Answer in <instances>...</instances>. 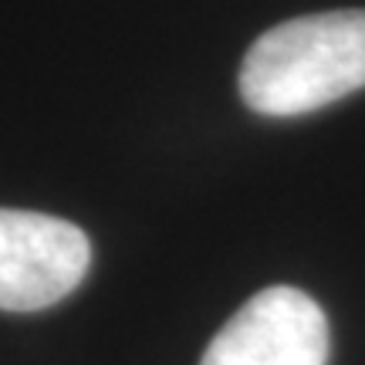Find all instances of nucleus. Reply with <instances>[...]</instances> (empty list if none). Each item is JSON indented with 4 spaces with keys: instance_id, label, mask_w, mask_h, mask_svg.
I'll return each mask as SVG.
<instances>
[{
    "instance_id": "7ed1b4c3",
    "label": "nucleus",
    "mask_w": 365,
    "mask_h": 365,
    "mask_svg": "<svg viewBox=\"0 0 365 365\" xmlns=\"http://www.w3.org/2000/svg\"><path fill=\"white\" fill-rule=\"evenodd\" d=\"M328 318L298 287H267L213 335L200 365H325Z\"/></svg>"
},
{
    "instance_id": "f257e3e1",
    "label": "nucleus",
    "mask_w": 365,
    "mask_h": 365,
    "mask_svg": "<svg viewBox=\"0 0 365 365\" xmlns=\"http://www.w3.org/2000/svg\"><path fill=\"white\" fill-rule=\"evenodd\" d=\"M365 88V11L294 17L264 31L240 65V95L257 115L318 112Z\"/></svg>"
},
{
    "instance_id": "f03ea898",
    "label": "nucleus",
    "mask_w": 365,
    "mask_h": 365,
    "mask_svg": "<svg viewBox=\"0 0 365 365\" xmlns=\"http://www.w3.org/2000/svg\"><path fill=\"white\" fill-rule=\"evenodd\" d=\"M85 230L61 217L0 210V312H41L68 298L88 274Z\"/></svg>"
}]
</instances>
